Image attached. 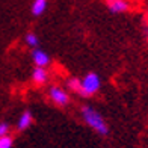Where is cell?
<instances>
[{
    "label": "cell",
    "mask_w": 148,
    "mask_h": 148,
    "mask_svg": "<svg viewBox=\"0 0 148 148\" xmlns=\"http://www.w3.org/2000/svg\"><path fill=\"white\" fill-rule=\"evenodd\" d=\"M107 8L112 14H124L130 9V2L129 0H110L107 2Z\"/></svg>",
    "instance_id": "6"
},
{
    "label": "cell",
    "mask_w": 148,
    "mask_h": 148,
    "mask_svg": "<svg viewBox=\"0 0 148 148\" xmlns=\"http://www.w3.org/2000/svg\"><path fill=\"white\" fill-rule=\"evenodd\" d=\"M47 95H49L50 101H51L53 104H56V106H59V107L68 106L70 101H71L68 91L64 89L62 86H59V85H51L50 88H49V92H47Z\"/></svg>",
    "instance_id": "3"
},
{
    "label": "cell",
    "mask_w": 148,
    "mask_h": 148,
    "mask_svg": "<svg viewBox=\"0 0 148 148\" xmlns=\"http://www.w3.org/2000/svg\"><path fill=\"white\" fill-rule=\"evenodd\" d=\"M47 6H49V0H32V5H30L32 15L33 17H41L47 11Z\"/></svg>",
    "instance_id": "8"
},
{
    "label": "cell",
    "mask_w": 148,
    "mask_h": 148,
    "mask_svg": "<svg viewBox=\"0 0 148 148\" xmlns=\"http://www.w3.org/2000/svg\"><path fill=\"white\" fill-rule=\"evenodd\" d=\"M32 62L35 64V66H42V68H47L50 65L51 59L47 55V51H44L42 49H33L32 50Z\"/></svg>",
    "instance_id": "4"
},
{
    "label": "cell",
    "mask_w": 148,
    "mask_h": 148,
    "mask_svg": "<svg viewBox=\"0 0 148 148\" xmlns=\"http://www.w3.org/2000/svg\"><path fill=\"white\" fill-rule=\"evenodd\" d=\"M80 113H82V118L85 121V124L88 125L91 130L98 133L100 136H106V134L109 133V125H107L106 119L103 118V115L95 109V107H92L89 104H85V106L80 107Z\"/></svg>",
    "instance_id": "1"
},
{
    "label": "cell",
    "mask_w": 148,
    "mask_h": 148,
    "mask_svg": "<svg viewBox=\"0 0 148 148\" xmlns=\"http://www.w3.org/2000/svg\"><path fill=\"white\" fill-rule=\"evenodd\" d=\"M147 36H148V26H147Z\"/></svg>",
    "instance_id": "12"
},
{
    "label": "cell",
    "mask_w": 148,
    "mask_h": 148,
    "mask_svg": "<svg viewBox=\"0 0 148 148\" xmlns=\"http://www.w3.org/2000/svg\"><path fill=\"white\" fill-rule=\"evenodd\" d=\"M11 133V124L3 121V123H0V136H6V134Z\"/></svg>",
    "instance_id": "11"
},
{
    "label": "cell",
    "mask_w": 148,
    "mask_h": 148,
    "mask_svg": "<svg viewBox=\"0 0 148 148\" xmlns=\"http://www.w3.org/2000/svg\"><path fill=\"white\" fill-rule=\"evenodd\" d=\"M14 147V138L11 134L0 136V148H12Z\"/></svg>",
    "instance_id": "10"
},
{
    "label": "cell",
    "mask_w": 148,
    "mask_h": 148,
    "mask_svg": "<svg viewBox=\"0 0 148 148\" xmlns=\"http://www.w3.org/2000/svg\"><path fill=\"white\" fill-rule=\"evenodd\" d=\"M33 124V115H32V112L30 110H24L21 115L18 116V119H17V132H20V133H23V132H26L27 129H30V125Z\"/></svg>",
    "instance_id": "5"
},
{
    "label": "cell",
    "mask_w": 148,
    "mask_h": 148,
    "mask_svg": "<svg viewBox=\"0 0 148 148\" xmlns=\"http://www.w3.org/2000/svg\"><path fill=\"white\" fill-rule=\"evenodd\" d=\"M101 88V79L97 73H88L80 79V88H79V92L77 95L80 97H92L100 91Z\"/></svg>",
    "instance_id": "2"
},
{
    "label": "cell",
    "mask_w": 148,
    "mask_h": 148,
    "mask_svg": "<svg viewBox=\"0 0 148 148\" xmlns=\"http://www.w3.org/2000/svg\"><path fill=\"white\" fill-rule=\"evenodd\" d=\"M32 82L35 85H45L49 82V71L47 68H42V66H35L32 71Z\"/></svg>",
    "instance_id": "7"
},
{
    "label": "cell",
    "mask_w": 148,
    "mask_h": 148,
    "mask_svg": "<svg viewBox=\"0 0 148 148\" xmlns=\"http://www.w3.org/2000/svg\"><path fill=\"white\" fill-rule=\"evenodd\" d=\"M106 2H110V0H106Z\"/></svg>",
    "instance_id": "13"
},
{
    "label": "cell",
    "mask_w": 148,
    "mask_h": 148,
    "mask_svg": "<svg viewBox=\"0 0 148 148\" xmlns=\"http://www.w3.org/2000/svg\"><path fill=\"white\" fill-rule=\"evenodd\" d=\"M24 42H26V45L30 47V49L33 50V49H38V47H39V38H38L36 33L27 32L24 35Z\"/></svg>",
    "instance_id": "9"
}]
</instances>
